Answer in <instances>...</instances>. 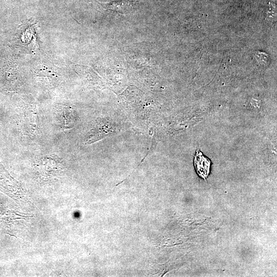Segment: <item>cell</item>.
<instances>
[{"mask_svg": "<svg viewBox=\"0 0 277 277\" xmlns=\"http://www.w3.org/2000/svg\"><path fill=\"white\" fill-rule=\"evenodd\" d=\"M194 165L198 175L202 178L206 179L210 172V161L204 156L201 151L196 150Z\"/></svg>", "mask_w": 277, "mask_h": 277, "instance_id": "obj_1", "label": "cell"}]
</instances>
